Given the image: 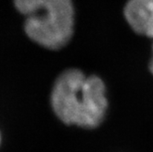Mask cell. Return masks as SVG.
I'll use <instances>...</instances> for the list:
<instances>
[{
  "label": "cell",
  "mask_w": 153,
  "mask_h": 152,
  "mask_svg": "<svg viewBox=\"0 0 153 152\" xmlns=\"http://www.w3.org/2000/svg\"><path fill=\"white\" fill-rule=\"evenodd\" d=\"M26 17L25 30L32 40L48 49H60L74 30L72 0H15Z\"/></svg>",
  "instance_id": "obj_2"
},
{
  "label": "cell",
  "mask_w": 153,
  "mask_h": 152,
  "mask_svg": "<svg viewBox=\"0 0 153 152\" xmlns=\"http://www.w3.org/2000/svg\"><path fill=\"white\" fill-rule=\"evenodd\" d=\"M149 70H150L151 73L153 74V47H152V57H151V60L149 62Z\"/></svg>",
  "instance_id": "obj_4"
},
{
  "label": "cell",
  "mask_w": 153,
  "mask_h": 152,
  "mask_svg": "<svg viewBox=\"0 0 153 152\" xmlns=\"http://www.w3.org/2000/svg\"><path fill=\"white\" fill-rule=\"evenodd\" d=\"M124 15L135 32L153 38V0H128Z\"/></svg>",
  "instance_id": "obj_3"
},
{
  "label": "cell",
  "mask_w": 153,
  "mask_h": 152,
  "mask_svg": "<svg viewBox=\"0 0 153 152\" xmlns=\"http://www.w3.org/2000/svg\"><path fill=\"white\" fill-rule=\"evenodd\" d=\"M0 144H1V135H0Z\"/></svg>",
  "instance_id": "obj_5"
},
{
  "label": "cell",
  "mask_w": 153,
  "mask_h": 152,
  "mask_svg": "<svg viewBox=\"0 0 153 152\" xmlns=\"http://www.w3.org/2000/svg\"><path fill=\"white\" fill-rule=\"evenodd\" d=\"M107 105L103 81L94 75L86 77L76 69L63 72L52 89V109L67 125L83 128L98 127Z\"/></svg>",
  "instance_id": "obj_1"
}]
</instances>
